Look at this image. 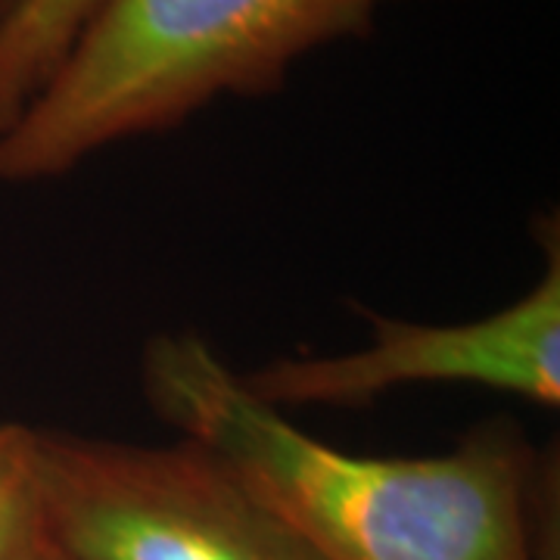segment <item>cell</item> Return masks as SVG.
Segmentation results:
<instances>
[{"label":"cell","mask_w":560,"mask_h":560,"mask_svg":"<svg viewBox=\"0 0 560 560\" xmlns=\"http://www.w3.org/2000/svg\"><path fill=\"white\" fill-rule=\"evenodd\" d=\"M38 539V430L0 423V560H20Z\"/></svg>","instance_id":"8992f818"},{"label":"cell","mask_w":560,"mask_h":560,"mask_svg":"<svg viewBox=\"0 0 560 560\" xmlns=\"http://www.w3.org/2000/svg\"><path fill=\"white\" fill-rule=\"evenodd\" d=\"M396 0H101L60 69L0 135V184L57 180L221 97H265Z\"/></svg>","instance_id":"7a4b0ae2"},{"label":"cell","mask_w":560,"mask_h":560,"mask_svg":"<svg viewBox=\"0 0 560 560\" xmlns=\"http://www.w3.org/2000/svg\"><path fill=\"white\" fill-rule=\"evenodd\" d=\"M101 0H13L0 13V135L32 106Z\"/></svg>","instance_id":"5b68a950"},{"label":"cell","mask_w":560,"mask_h":560,"mask_svg":"<svg viewBox=\"0 0 560 560\" xmlns=\"http://www.w3.org/2000/svg\"><path fill=\"white\" fill-rule=\"evenodd\" d=\"M545 271L521 300L486 318L418 324L361 308L371 342L337 355L271 359L241 383L265 405L359 408L393 389L464 383L511 393L536 405L560 401V243L558 224H541Z\"/></svg>","instance_id":"277c9868"},{"label":"cell","mask_w":560,"mask_h":560,"mask_svg":"<svg viewBox=\"0 0 560 560\" xmlns=\"http://www.w3.org/2000/svg\"><path fill=\"white\" fill-rule=\"evenodd\" d=\"M40 533L72 560H318L228 460L38 430Z\"/></svg>","instance_id":"3957f363"},{"label":"cell","mask_w":560,"mask_h":560,"mask_svg":"<svg viewBox=\"0 0 560 560\" xmlns=\"http://www.w3.org/2000/svg\"><path fill=\"white\" fill-rule=\"evenodd\" d=\"M150 408L234 467L318 560H558L555 474L492 420L430 458H368L308 436L256 399L197 334L143 349Z\"/></svg>","instance_id":"6da1fadb"},{"label":"cell","mask_w":560,"mask_h":560,"mask_svg":"<svg viewBox=\"0 0 560 560\" xmlns=\"http://www.w3.org/2000/svg\"><path fill=\"white\" fill-rule=\"evenodd\" d=\"M10 3H13V0H0V13H3V10H7Z\"/></svg>","instance_id":"ba28073f"},{"label":"cell","mask_w":560,"mask_h":560,"mask_svg":"<svg viewBox=\"0 0 560 560\" xmlns=\"http://www.w3.org/2000/svg\"><path fill=\"white\" fill-rule=\"evenodd\" d=\"M20 560H72V558H66V555H60L50 541L44 539V533H40V539L22 555Z\"/></svg>","instance_id":"52a82bcc"}]
</instances>
